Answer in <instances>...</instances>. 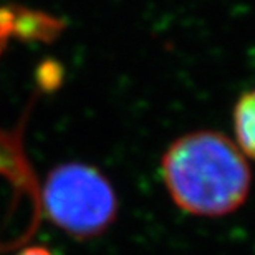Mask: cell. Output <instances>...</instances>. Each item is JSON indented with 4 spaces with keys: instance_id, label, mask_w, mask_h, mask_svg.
<instances>
[{
    "instance_id": "7a4b0ae2",
    "label": "cell",
    "mask_w": 255,
    "mask_h": 255,
    "mask_svg": "<svg viewBox=\"0 0 255 255\" xmlns=\"http://www.w3.org/2000/svg\"><path fill=\"white\" fill-rule=\"evenodd\" d=\"M42 204L50 221L78 241L105 234L120 211L118 196L108 177L85 162H65L50 171Z\"/></svg>"
},
{
    "instance_id": "3957f363",
    "label": "cell",
    "mask_w": 255,
    "mask_h": 255,
    "mask_svg": "<svg viewBox=\"0 0 255 255\" xmlns=\"http://www.w3.org/2000/svg\"><path fill=\"white\" fill-rule=\"evenodd\" d=\"M62 28L57 18L18 5L0 7V53L8 40H50Z\"/></svg>"
},
{
    "instance_id": "5b68a950",
    "label": "cell",
    "mask_w": 255,
    "mask_h": 255,
    "mask_svg": "<svg viewBox=\"0 0 255 255\" xmlns=\"http://www.w3.org/2000/svg\"><path fill=\"white\" fill-rule=\"evenodd\" d=\"M18 255H55V254L50 252L48 249L43 246H30L27 249H23Z\"/></svg>"
},
{
    "instance_id": "277c9868",
    "label": "cell",
    "mask_w": 255,
    "mask_h": 255,
    "mask_svg": "<svg viewBox=\"0 0 255 255\" xmlns=\"http://www.w3.org/2000/svg\"><path fill=\"white\" fill-rule=\"evenodd\" d=\"M234 131L239 149L255 161V88L237 101L234 108Z\"/></svg>"
},
{
    "instance_id": "6da1fadb",
    "label": "cell",
    "mask_w": 255,
    "mask_h": 255,
    "mask_svg": "<svg viewBox=\"0 0 255 255\" xmlns=\"http://www.w3.org/2000/svg\"><path fill=\"white\" fill-rule=\"evenodd\" d=\"M161 177L181 211L201 217H222L247 201L251 166L231 137L217 131H194L167 147Z\"/></svg>"
}]
</instances>
